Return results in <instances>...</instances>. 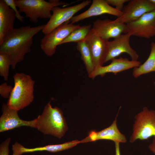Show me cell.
<instances>
[{"label": "cell", "instance_id": "2", "mask_svg": "<svg viewBox=\"0 0 155 155\" xmlns=\"http://www.w3.org/2000/svg\"><path fill=\"white\" fill-rule=\"evenodd\" d=\"M36 119V129L44 135L61 139L68 129L63 111L59 108L52 107L51 101Z\"/></svg>", "mask_w": 155, "mask_h": 155}, {"label": "cell", "instance_id": "18", "mask_svg": "<svg viewBox=\"0 0 155 155\" xmlns=\"http://www.w3.org/2000/svg\"><path fill=\"white\" fill-rule=\"evenodd\" d=\"M15 12L5 2L0 0V44L13 29Z\"/></svg>", "mask_w": 155, "mask_h": 155}, {"label": "cell", "instance_id": "17", "mask_svg": "<svg viewBox=\"0 0 155 155\" xmlns=\"http://www.w3.org/2000/svg\"><path fill=\"white\" fill-rule=\"evenodd\" d=\"M80 143V141L75 140L57 144H52L34 148H27L18 142L12 145V155H22L27 153L39 151L57 152L70 149Z\"/></svg>", "mask_w": 155, "mask_h": 155}, {"label": "cell", "instance_id": "4", "mask_svg": "<svg viewBox=\"0 0 155 155\" xmlns=\"http://www.w3.org/2000/svg\"><path fill=\"white\" fill-rule=\"evenodd\" d=\"M20 13L23 12L30 21L37 23L38 19L50 18L51 11L54 7L67 5V3L59 0H15Z\"/></svg>", "mask_w": 155, "mask_h": 155}, {"label": "cell", "instance_id": "29", "mask_svg": "<svg viewBox=\"0 0 155 155\" xmlns=\"http://www.w3.org/2000/svg\"><path fill=\"white\" fill-rule=\"evenodd\" d=\"M152 3L155 5V0H149Z\"/></svg>", "mask_w": 155, "mask_h": 155}, {"label": "cell", "instance_id": "27", "mask_svg": "<svg viewBox=\"0 0 155 155\" xmlns=\"http://www.w3.org/2000/svg\"><path fill=\"white\" fill-rule=\"evenodd\" d=\"M149 150L155 154V137H154L152 142L148 146Z\"/></svg>", "mask_w": 155, "mask_h": 155}, {"label": "cell", "instance_id": "8", "mask_svg": "<svg viewBox=\"0 0 155 155\" xmlns=\"http://www.w3.org/2000/svg\"><path fill=\"white\" fill-rule=\"evenodd\" d=\"M155 10V5L149 0H132L124 6L122 15L114 20L126 24L135 21L144 14Z\"/></svg>", "mask_w": 155, "mask_h": 155}, {"label": "cell", "instance_id": "10", "mask_svg": "<svg viewBox=\"0 0 155 155\" xmlns=\"http://www.w3.org/2000/svg\"><path fill=\"white\" fill-rule=\"evenodd\" d=\"M131 36L129 33L122 34L114 38L113 40L108 41L105 63L116 58L123 53L128 54L132 60L137 61L139 55L129 44L130 38Z\"/></svg>", "mask_w": 155, "mask_h": 155}, {"label": "cell", "instance_id": "1", "mask_svg": "<svg viewBox=\"0 0 155 155\" xmlns=\"http://www.w3.org/2000/svg\"><path fill=\"white\" fill-rule=\"evenodd\" d=\"M44 25L14 28L0 44V53H6L9 56L12 69H15L16 65L22 61L25 55L30 52L33 37L42 31Z\"/></svg>", "mask_w": 155, "mask_h": 155}, {"label": "cell", "instance_id": "30", "mask_svg": "<svg viewBox=\"0 0 155 155\" xmlns=\"http://www.w3.org/2000/svg\"><path fill=\"white\" fill-rule=\"evenodd\" d=\"M154 84L155 85V81L154 82Z\"/></svg>", "mask_w": 155, "mask_h": 155}, {"label": "cell", "instance_id": "5", "mask_svg": "<svg viewBox=\"0 0 155 155\" xmlns=\"http://www.w3.org/2000/svg\"><path fill=\"white\" fill-rule=\"evenodd\" d=\"M133 132L129 142L133 143L137 140H147L155 137V110L146 107L135 117Z\"/></svg>", "mask_w": 155, "mask_h": 155}, {"label": "cell", "instance_id": "15", "mask_svg": "<svg viewBox=\"0 0 155 155\" xmlns=\"http://www.w3.org/2000/svg\"><path fill=\"white\" fill-rule=\"evenodd\" d=\"M86 40L90 51L95 67L103 66L107 54L108 41L98 36L92 28Z\"/></svg>", "mask_w": 155, "mask_h": 155}, {"label": "cell", "instance_id": "23", "mask_svg": "<svg viewBox=\"0 0 155 155\" xmlns=\"http://www.w3.org/2000/svg\"><path fill=\"white\" fill-rule=\"evenodd\" d=\"M6 4L15 13L16 18L22 22L24 21V17L21 15L20 13L17 9L15 0H4Z\"/></svg>", "mask_w": 155, "mask_h": 155}, {"label": "cell", "instance_id": "9", "mask_svg": "<svg viewBox=\"0 0 155 155\" xmlns=\"http://www.w3.org/2000/svg\"><path fill=\"white\" fill-rule=\"evenodd\" d=\"M126 24L127 33L146 38L155 36V10Z\"/></svg>", "mask_w": 155, "mask_h": 155}, {"label": "cell", "instance_id": "24", "mask_svg": "<svg viewBox=\"0 0 155 155\" xmlns=\"http://www.w3.org/2000/svg\"><path fill=\"white\" fill-rule=\"evenodd\" d=\"M13 87L8 85L6 82L0 85V94L1 96L5 98H8Z\"/></svg>", "mask_w": 155, "mask_h": 155}, {"label": "cell", "instance_id": "22", "mask_svg": "<svg viewBox=\"0 0 155 155\" xmlns=\"http://www.w3.org/2000/svg\"><path fill=\"white\" fill-rule=\"evenodd\" d=\"M11 65V62L9 56L6 53H0V75L5 81L8 80L9 68Z\"/></svg>", "mask_w": 155, "mask_h": 155}, {"label": "cell", "instance_id": "21", "mask_svg": "<svg viewBox=\"0 0 155 155\" xmlns=\"http://www.w3.org/2000/svg\"><path fill=\"white\" fill-rule=\"evenodd\" d=\"M91 24L81 26L75 30L60 44H62L71 42H78L86 39L92 29Z\"/></svg>", "mask_w": 155, "mask_h": 155}, {"label": "cell", "instance_id": "3", "mask_svg": "<svg viewBox=\"0 0 155 155\" xmlns=\"http://www.w3.org/2000/svg\"><path fill=\"white\" fill-rule=\"evenodd\" d=\"M13 78L14 86L7 104L9 108L18 111L33 101L35 81L29 75L22 73H16Z\"/></svg>", "mask_w": 155, "mask_h": 155}, {"label": "cell", "instance_id": "16", "mask_svg": "<svg viewBox=\"0 0 155 155\" xmlns=\"http://www.w3.org/2000/svg\"><path fill=\"white\" fill-rule=\"evenodd\" d=\"M117 114L112 124L108 127L99 131H91L88 136L80 141V143L95 141L99 140H107L113 141L114 142L126 143V137L119 131L117 125Z\"/></svg>", "mask_w": 155, "mask_h": 155}, {"label": "cell", "instance_id": "19", "mask_svg": "<svg viewBox=\"0 0 155 155\" xmlns=\"http://www.w3.org/2000/svg\"><path fill=\"white\" fill-rule=\"evenodd\" d=\"M152 72H155V42H154L151 43L150 52L148 58L143 64L133 68L132 75L137 78Z\"/></svg>", "mask_w": 155, "mask_h": 155}, {"label": "cell", "instance_id": "7", "mask_svg": "<svg viewBox=\"0 0 155 155\" xmlns=\"http://www.w3.org/2000/svg\"><path fill=\"white\" fill-rule=\"evenodd\" d=\"M90 0L83 1L81 3L73 6L65 8L58 6L52 9V14L42 31L44 34H47L64 23L70 21L73 16L78 12L90 5Z\"/></svg>", "mask_w": 155, "mask_h": 155}, {"label": "cell", "instance_id": "13", "mask_svg": "<svg viewBox=\"0 0 155 155\" xmlns=\"http://www.w3.org/2000/svg\"><path fill=\"white\" fill-rule=\"evenodd\" d=\"M109 65L95 67L93 72L88 75L89 78L94 79L97 76L103 77L106 73H112L115 75L129 69L139 66L141 62L138 61L129 60L126 58L120 57L111 60Z\"/></svg>", "mask_w": 155, "mask_h": 155}, {"label": "cell", "instance_id": "12", "mask_svg": "<svg viewBox=\"0 0 155 155\" xmlns=\"http://www.w3.org/2000/svg\"><path fill=\"white\" fill-rule=\"evenodd\" d=\"M92 28L98 36L107 41L118 37L122 33H127L126 24L108 19H97L94 22Z\"/></svg>", "mask_w": 155, "mask_h": 155}, {"label": "cell", "instance_id": "28", "mask_svg": "<svg viewBox=\"0 0 155 155\" xmlns=\"http://www.w3.org/2000/svg\"><path fill=\"white\" fill-rule=\"evenodd\" d=\"M115 155H121L119 143L115 142Z\"/></svg>", "mask_w": 155, "mask_h": 155}, {"label": "cell", "instance_id": "25", "mask_svg": "<svg viewBox=\"0 0 155 155\" xmlns=\"http://www.w3.org/2000/svg\"><path fill=\"white\" fill-rule=\"evenodd\" d=\"M10 137H8L0 144V155H9V145L11 142Z\"/></svg>", "mask_w": 155, "mask_h": 155}, {"label": "cell", "instance_id": "11", "mask_svg": "<svg viewBox=\"0 0 155 155\" xmlns=\"http://www.w3.org/2000/svg\"><path fill=\"white\" fill-rule=\"evenodd\" d=\"M2 114L0 117V132H3L22 126L36 129V119L26 121L20 118L18 111L9 108L7 104L2 106Z\"/></svg>", "mask_w": 155, "mask_h": 155}, {"label": "cell", "instance_id": "26", "mask_svg": "<svg viewBox=\"0 0 155 155\" xmlns=\"http://www.w3.org/2000/svg\"><path fill=\"white\" fill-rule=\"evenodd\" d=\"M109 5L115 7V8L117 10L122 11L124 7V3L129 1L128 0H106Z\"/></svg>", "mask_w": 155, "mask_h": 155}, {"label": "cell", "instance_id": "20", "mask_svg": "<svg viewBox=\"0 0 155 155\" xmlns=\"http://www.w3.org/2000/svg\"><path fill=\"white\" fill-rule=\"evenodd\" d=\"M76 47L81 54V59L89 75L93 72L95 67L90 51L86 40L78 42Z\"/></svg>", "mask_w": 155, "mask_h": 155}, {"label": "cell", "instance_id": "14", "mask_svg": "<svg viewBox=\"0 0 155 155\" xmlns=\"http://www.w3.org/2000/svg\"><path fill=\"white\" fill-rule=\"evenodd\" d=\"M107 14L118 17L121 16L122 11L108 4L106 0H93L90 7L84 12L73 17L70 20L72 24L94 16Z\"/></svg>", "mask_w": 155, "mask_h": 155}, {"label": "cell", "instance_id": "6", "mask_svg": "<svg viewBox=\"0 0 155 155\" xmlns=\"http://www.w3.org/2000/svg\"><path fill=\"white\" fill-rule=\"evenodd\" d=\"M67 21L45 34L40 41L41 50L47 56L51 57L55 52L57 47L73 31L81 26Z\"/></svg>", "mask_w": 155, "mask_h": 155}]
</instances>
